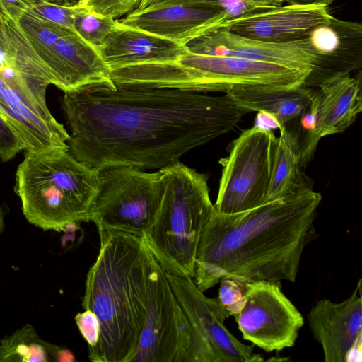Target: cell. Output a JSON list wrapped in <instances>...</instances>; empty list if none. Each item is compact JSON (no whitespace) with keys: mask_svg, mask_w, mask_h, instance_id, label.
<instances>
[{"mask_svg":"<svg viewBox=\"0 0 362 362\" xmlns=\"http://www.w3.org/2000/svg\"><path fill=\"white\" fill-rule=\"evenodd\" d=\"M69 153L100 171L162 169L231 131L247 112L227 95L95 86L64 92Z\"/></svg>","mask_w":362,"mask_h":362,"instance_id":"obj_1","label":"cell"},{"mask_svg":"<svg viewBox=\"0 0 362 362\" xmlns=\"http://www.w3.org/2000/svg\"><path fill=\"white\" fill-rule=\"evenodd\" d=\"M322 196L307 185L244 211L216 210L199 242L193 280L204 292L221 279L240 285L294 283L306 246L316 238L314 222Z\"/></svg>","mask_w":362,"mask_h":362,"instance_id":"obj_2","label":"cell"},{"mask_svg":"<svg viewBox=\"0 0 362 362\" xmlns=\"http://www.w3.org/2000/svg\"><path fill=\"white\" fill-rule=\"evenodd\" d=\"M100 250L86 280L83 308L100 325L93 362H131L143 327L153 255L143 238L117 230H98Z\"/></svg>","mask_w":362,"mask_h":362,"instance_id":"obj_3","label":"cell"},{"mask_svg":"<svg viewBox=\"0 0 362 362\" xmlns=\"http://www.w3.org/2000/svg\"><path fill=\"white\" fill-rule=\"evenodd\" d=\"M100 172L69 150L25 151L16 173L15 191L27 221L45 231L65 232L90 221Z\"/></svg>","mask_w":362,"mask_h":362,"instance_id":"obj_4","label":"cell"},{"mask_svg":"<svg viewBox=\"0 0 362 362\" xmlns=\"http://www.w3.org/2000/svg\"><path fill=\"white\" fill-rule=\"evenodd\" d=\"M308 74L268 62L200 54L187 50L174 60L120 69L117 72V80L121 86L128 88H167L226 93L245 86H300L304 85Z\"/></svg>","mask_w":362,"mask_h":362,"instance_id":"obj_5","label":"cell"},{"mask_svg":"<svg viewBox=\"0 0 362 362\" xmlns=\"http://www.w3.org/2000/svg\"><path fill=\"white\" fill-rule=\"evenodd\" d=\"M160 170L163 199L143 240L167 273L193 279L200 237L215 211L208 177L180 161Z\"/></svg>","mask_w":362,"mask_h":362,"instance_id":"obj_6","label":"cell"},{"mask_svg":"<svg viewBox=\"0 0 362 362\" xmlns=\"http://www.w3.org/2000/svg\"><path fill=\"white\" fill-rule=\"evenodd\" d=\"M54 85L45 71L0 52V114L28 152L69 150V134L49 112L46 90Z\"/></svg>","mask_w":362,"mask_h":362,"instance_id":"obj_7","label":"cell"},{"mask_svg":"<svg viewBox=\"0 0 362 362\" xmlns=\"http://www.w3.org/2000/svg\"><path fill=\"white\" fill-rule=\"evenodd\" d=\"M164 192L162 172L128 166L100 171L90 221L98 230H117L143 238L153 225Z\"/></svg>","mask_w":362,"mask_h":362,"instance_id":"obj_8","label":"cell"},{"mask_svg":"<svg viewBox=\"0 0 362 362\" xmlns=\"http://www.w3.org/2000/svg\"><path fill=\"white\" fill-rule=\"evenodd\" d=\"M276 136L259 125L242 132L221 160L215 210L230 214L267 203Z\"/></svg>","mask_w":362,"mask_h":362,"instance_id":"obj_9","label":"cell"},{"mask_svg":"<svg viewBox=\"0 0 362 362\" xmlns=\"http://www.w3.org/2000/svg\"><path fill=\"white\" fill-rule=\"evenodd\" d=\"M166 275L189 325L192 362L264 361L253 353V345L243 344L226 328L230 315L218 298L206 296L192 278Z\"/></svg>","mask_w":362,"mask_h":362,"instance_id":"obj_10","label":"cell"},{"mask_svg":"<svg viewBox=\"0 0 362 362\" xmlns=\"http://www.w3.org/2000/svg\"><path fill=\"white\" fill-rule=\"evenodd\" d=\"M131 362H192L186 316L165 271L153 256L145 319Z\"/></svg>","mask_w":362,"mask_h":362,"instance_id":"obj_11","label":"cell"},{"mask_svg":"<svg viewBox=\"0 0 362 362\" xmlns=\"http://www.w3.org/2000/svg\"><path fill=\"white\" fill-rule=\"evenodd\" d=\"M243 288L245 303L235 315L243 338L267 352L293 346L304 320L280 284L257 281Z\"/></svg>","mask_w":362,"mask_h":362,"instance_id":"obj_12","label":"cell"},{"mask_svg":"<svg viewBox=\"0 0 362 362\" xmlns=\"http://www.w3.org/2000/svg\"><path fill=\"white\" fill-rule=\"evenodd\" d=\"M228 20L214 0L177 3L137 8L118 23L185 45L222 27Z\"/></svg>","mask_w":362,"mask_h":362,"instance_id":"obj_13","label":"cell"},{"mask_svg":"<svg viewBox=\"0 0 362 362\" xmlns=\"http://www.w3.org/2000/svg\"><path fill=\"white\" fill-rule=\"evenodd\" d=\"M184 46L192 53L268 62L308 74L315 62L307 37L291 42H271L241 36L223 27L196 37Z\"/></svg>","mask_w":362,"mask_h":362,"instance_id":"obj_14","label":"cell"},{"mask_svg":"<svg viewBox=\"0 0 362 362\" xmlns=\"http://www.w3.org/2000/svg\"><path fill=\"white\" fill-rule=\"evenodd\" d=\"M309 108V135L301 147V165L313 156L320 139L349 127L362 110L361 74L338 76L321 83Z\"/></svg>","mask_w":362,"mask_h":362,"instance_id":"obj_15","label":"cell"},{"mask_svg":"<svg viewBox=\"0 0 362 362\" xmlns=\"http://www.w3.org/2000/svg\"><path fill=\"white\" fill-rule=\"evenodd\" d=\"M307 39L315 62L304 86L318 87L328 79L349 74L361 66V23L332 16L311 29Z\"/></svg>","mask_w":362,"mask_h":362,"instance_id":"obj_16","label":"cell"},{"mask_svg":"<svg viewBox=\"0 0 362 362\" xmlns=\"http://www.w3.org/2000/svg\"><path fill=\"white\" fill-rule=\"evenodd\" d=\"M346 300L335 303L318 300L310 309L307 321L315 339L321 346L325 362H345L354 345L361 340V282Z\"/></svg>","mask_w":362,"mask_h":362,"instance_id":"obj_17","label":"cell"},{"mask_svg":"<svg viewBox=\"0 0 362 362\" xmlns=\"http://www.w3.org/2000/svg\"><path fill=\"white\" fill-rule=\"evenodd\" d=\"M325 6H278L238 18L222 27L246 37L271 42L305 39L315 26L331 18Z\"/></svg>","mask_w":362,"mask_h":362,"instance_id":"obj_18","label":"cell"},{"mask_svg":"<svg viewBox=\"0 0 362 362\" xmlns=\"http://www.w3.org/2000/svg\"><path fill=\"white\" fill-rule=\"evenodd\" d=\"M185 46L151 33L117 24L99 49L110 71L146 63L174 60Z\"/></svg>","mask_w":362,"mask_h":362,"instance_id":"obj_19","label":"cell"},{"mask_svg":"<svg viewBox=\"0 0 362 362\" xmlns=\"http://www.w3.org/2000/svg\"><path fill=\"white\" fill-rule=\"evenodd\" d=\"M226 94L246 112L266 114L279 127L308 110L316 91L304 85L296 87L255 86L235 88Z\"/></svg>","mask_w":362,"mask_h":362,"instance_id":"obj_20","label":"cell"},{"mask_svg":"<svg viewBox=\"0 0 362 362\" xmlns=\"http://www.w3.org/2000/svg\"><path fill=\"white\" fill-rule=\"evenodd\" d=\"M267 202L282 198L305 185L301 172V147L285 126L279 127Z\"/></svg>","mask_w":362,"mask_h":362,"instance_id":"obj_21","label":"cell"},{"mask_svg":"<svg viewBox=\"0 0 362 362\" xmlns=\"http://www.w3.org/2000/svg\"><path fill=\"white\" fill-rule=\"evenodd\" d=\"M72 351L42 339L30 324L0 340V362H72Z\"/></svg>","mask_w":362,"mask_h":362,"instance_id":"obj_22","label":"cell"},{"mask_svg":"<svg viewBox=\"0 0 362 362\" xmlns=\"http://www.w3.org/2000/svg\"><path fill=\"white\" fill-rule=\"evenodd\" d=\"M17 22L37 54L52 73L51 67L55 45L59 38L74 30L45 20L29 11H25Z\"/></svg>","mask_w":362,"mask_h":362,"instance_id":"obj_23","label":"cell"},{"mask_svg":"<svg viewBox=\"0 0 362 362\" xmlns=\"http://www.w3.org/2000/svg\"><path fill=\"white\" fill-rule=\"evenodd\" d=\"M73 30L98 51L117 24V19L102 16L79 6L76 1Z\"/></svg>","mask_w":362,"mask_h":362,"instance_id":"obj_24","label":"cell"},{"mask_svg":"<svg viewBox=\"0 0 362 362\" xmlns=\"http://www.w3.org/2000/svg\"><path fill=\"white\" fill-rule=\"evenodd\" d=\"M76 6V1L69 0H35L26 11L73 29V19Z\"/></svg>","mask_w":362,"mask_h":362,"instance_id":"obj_25","label":"cell"},{"mask_svg":"<svg viewBox=\"0 0 362 362\" xmlns=\"http://www.w3.org/2000/svg\"><path fill=\"white\" fill-rule=\"evenodd\" d=\"M143 0H78L81 7L113 19L137 9Z\"/></svg>","mask_w":362,"mask_h":362,"instance_id":"obj_26","label":"cell"},{"mask_svg":"<svg viewBox=\"0 0 362 362\" xmlns=\"http://www.w3.org/2000/svg\"><path fill=\"white\" fill-rule=\"evenodd\" d=\"M218 299L230 315H237L245 303L243 286L233 279H221Z\"/></svg>","mask_w":362,"mask_h":362,"instance_id":"obj_27","label":"cell"},{"mask_svg":"<svg viewBox=\"0 0 362 362\" xmlns=\"http://www.w3.org/2000/svg\"><path fill=\"white\" fill-rule=\"evenodd\" d=\"M22 150H25L22 140L0 114V160L7 162Z\"/></svg>","mask_w":362,"mask_h":362,"instance_id":"obj_28","label":"cell"},{"mask_svg":"<svg viewBox=\"0 0 362 362\" xmlns=\"http://www.w3.org/2000/svg\"><path fill=\"white\" fill-rule=\"evenodd\" d=\"M223 9L228 20L243 17L250 13L271 8L259 0H214Z\"/></svg>","mask_w":362,"mask_h":362,"instance_id":"obj_29","label":"cell"},{"mask_svg":"<svg viewBox=\"0 0 362 362\" xmlns=\"http://www.w3.org/2000/svg\"><path fill=\"white\" fill-rule=\"evenodd\" d=\"M75 321L88 344V349L93 348L98 341L100 333V325L96 315L91 310H85L76 314Z\"/></svg>","mask_w":362,"mask_h":362,"instance_id":"obj_30","label":"cell"},{"mask_svg":"<svg viewBox=\"0 0 362 362\" xmlns=\"http://www.w3.org/2000/svg\"><path fill=\"white\" fill-rule=\"evenodd\" d=\"M30 0H0V9L14 20L17 21L19 17L28 10Z\"/></svg>","mask_w":362,"mask_h":362,"instance_id":"obj_31","label":"cell"},{"mask_svg":"<svg viewBox=\"0 0 362 362\" xmlns=\"http://www.w3.org/2000/svg\"><path fill=\"white\" fill-rule=\"evenodd\" d=\"M206 0H143L138 8H144L151 6L170 4L177 3H185L192 1H202Z\"/></svg>","mask_w":362,"mask_h":362,"instance_id":"obj_32","label":"cell"},{"mask_svg":"<svg viewBox=\"0 0 362 362\" xmlns=\"http://www.w3.org/2000/svg\"><path fill=\"white\" fill-rule=\"evenodd\" d=\"M335 0H284L288 5L298 6H328Z\"/></svg>","mask_w":362,"mask_h":362,"instance_id":"obj_33","label":"cell"},{"mask_svg":"<svg viewBox=\"0 0 362 362\" xmlns=\"http://www.w3.org/2000/svg\"><path fill=\"white\" fill-rule=\"evenodd\" d=\"M271 6H281L284 0H259Z\"/></svg>","mask_w":362,"mask_h":362,"instance_id":"obj_34","label":"cell"},{"mask_svg":"<svg viewBox=\"0 0 362 362\" xmlns=\"http://www.w3.org/2000/svg\"><path fill=\"white\" fill-rule=\"evenodd\" d=\"M4 228V214L2 209L0 208V235Z\"/></svg>","mask_w":362,"mask_h":362,"instance_id":"obj_35","label":"cell"}]
</instances>
